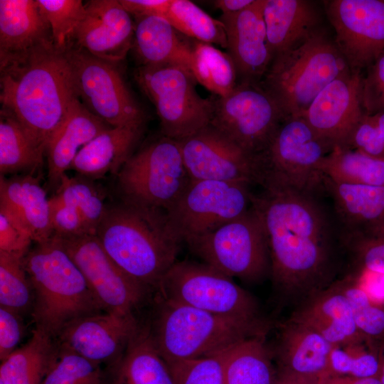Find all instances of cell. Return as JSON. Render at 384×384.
<instances>
[{
	"instance_id": "cell-1",
	"label": "cell",
	"mask_w": 384,
	"mask_h": 384,
	"mask_svg": "<svg viewBox=\"0 0 384 384\" xmlns=\"http://www.w3.org/2000/svg\"><path fill=\"white\" fill-rule=\"evenodd\" d=\"M319 196L264 189L251 196L267 239L273 284L300 303L336 281L344 254L335 215Z\"/></svg>"
},
{
	"instance_id": "cell-2",
	"label": "cell",
	"mask_w": 384,
	"mask_h": 384,
	"mask_svg": "<svg viewBox=\"0 0 384 384\" xmlns=\"http://www.w3.org/2000/svg\"><path fill=\"white\" fill-rule=\"evenodd\" d=\"M0 101L37 145H46L76 98L69 63L53 44L0 61Z\"/></svg>"
},
{
	"instance_id": "cell-3",
	"label": "cell",
	"mask_w": 384,
	"mask_h": 384,
	"mask_svg": "<svg viewBox=\"0 0 384 384\" xmlns=\"http://www.w3.org/2000/svg\"><path fill=\"white\" fill-rule=\"evenodd\" d=\"M95 235L111 259L150 292L176 262L182 242L165 210L124 201L107 207Z\"/></svg>"
},
{
	"instance_id": "cell-4",
	"label": "cell",
	"mask_w": 384,
	"mask_h": 384,
	"mask_svg": "<svg viewBox=\"0 0 384 384\" xmlns=\"http://www.w3.org/2000/svg\"><path fill=\"white\" fill-rule=\"evenodd\" d=\"M23 265L34 294L35 328L55 339L73 321L104 311L58 236L36 243Z\"/></svg>"
},
{
	"instance_id": "cell-5",
	"label": "cell",
	"mask_w": 384,
	"mask_h": 384,
	"mask_svg": "<svg viewBox=\"0 0 384 384\" xmlns=\"http://www.w3.org/2000/svg\"><path fill=\"white\" fill-rule=\"evenodd\" d=\"M155 301L152 320L146 326L165 361L218 354L247 338L266 335L268 329L264 319L217 315L158 295Z\"/></svg>"
},
{
	"instance_id": "cell-6",
	"label": "cell",
	"mask_w": 384,
	"mask_h": 384,
	"mask_svg": "<svg viewBox=\"0 0 384 384\" xmlns=\"http://www.w3.org/2000/svg\"><path fill=\"white\" fill-rule=\"evenodd\" d=\"M351 70L335 41L323 29L275 56L260 84L284 117L302 116L333 80Z\"/></svg>"
},
{
	"instance_id": "cell-7",
	"label": "cell",
	"mask_w": 384,
	"mask_h": 384,
	"mask_svg": "<svg viewBox=\"0 0 384 384\" xmlns=\"http://www.w3.org/2000/svg\"><path fill=\"white\" fill-rule=\"evenodd\" d=\"M332 151L302 117H286L255 156L256 184L264 190L324 193L319 165Z\"/></svg>"
},
{
	"instance_id": "cell-8",
	"label": "cell",
	"mask_w": 384,
	"mask_h": 384,
	"mask_svg": "<svg viewBox=\"0 0 384 384\" xmlns=\"http://www.w3.org/2000/svg\"><path fill=\"white\" fill-rule=\"evenodd\" d=\"M134 78L156 108L163 136L180 141L210 124L213 100L198 95L197 81L186 67L139 66Z\"/></svg>"
},
{
	"instance_id": "cell-9",
	"label": "cell",
	"mask_w": 384,
	"mask_h": 384,
	"mask_svg": "<svg viewBox=\"0 0 384 384\" xmlns=\"http://www.w3.org/2000/svg\"><path fill=\"white\" fill-rule=\"evenodd\" d=\"M123 201L167 210L191 178L178 141L162 136L132 154L117 174Z\"/></svg>"
},
{
	"instance_id": "cell-10",
	"label": "cell",
	"mask_w": 384,
	"mask_h": 384,
	"mask_svg": "<svg viewBox=\"0 0 384 384\" xmlns=\"http://www.w3.org/2000/svg\"><path fill=\"white\" fill-rule=\"evenodd\" d=\"M186 243L203 263L231 278L255 282L270 273L266 236L251 206L239 217Z\"/></svg>"
},
{
	"instance_id": "cell-11",
	"label": "cell",
	"mask_w": 384,
	"mask_h": 384,
	"mask_svg": "<svg viewBox=\"0 0 384 384\" xmlns=\"http://www.w3.org/2000/svg\"><path fill=\"white\" fill-rule=\"evenodd\" d=\"M161 298L211 314L248 320L262 319L259 306L231 277L205 263L176 261L157 289Z\"/></svg>"
},
{
	"instance_id": "cell-12",
	"label": "cell",
	"mask_w": 384,
	"mask_h": 384,
	"mask_svg": "<svg viewBox=\"0 0 384 384\" xmlns=\"http://www.w3.org/2000/svg\"><path fill=\"white\" fill-rule=\"evenodd\" d=\"M64 55L75 95L91 113L113 127H142L144 112L114 64L75 45Z\"/></svg>"
},
{
	"instance_id": "cell-13",
	"label": "cell",
	"mask_w": 384,
	"mask_h": 384,
	"mask_svg": "<svg viewBox=\"0 0 384 384\" xmlns=\"http://www.w3.org/2000/svg\"><path fill=\"white\" fill-rule=\"evenodd\" d=\"M284 119L276 101L260 83L241 82L228 95L213 100L210 124L256 156L267 147Z\"/></svg>"
},
{
	"instance_id": "cell-14",
	"label": "cell",
	"mask_w": 384,
	"mask_h": 384,
	"mask_svg": "<svg viewBox=\"0 0 384 384\" xmlns=\"http://www.w3.org/2000/svg\"><path fill=\"white\" fill-rule=\"evenodd\" d=\"M248 187L241 183L191 180L166 210L171 227L185 242L215 230L250 209Z\"/></svg>"
},
{
	"instance_id": "cell-15",
	"label": "cell",
	"mask_w": 384,
	"mask_h": 384,
	"mask_svg": "<svg viewBox=\"0 0 384 384\" xmlns=\"http://www.w3.org/2000/svg\"><path fill=\"white\" fill-rule=\"evenodd\" d=\"M58 238L103 311L134 315L151 292L111 259L96 235Z\"/></svg>"
},
{
	"instance_id": "cell-16",
	"label": "cell",
	"mask_w": 384,
	"mask_h": 384,
	"mask_svg": "<svg viewBox=\"0 0 384 384\" xmlns=\"http://www.w3.org/2000/svg\"><path fill=\"white\" fill-rule=\"evenodd\" d=\"M335 43L352 71L361 72L384 51V0H328Z\"/></svg>"
},
{
	"instance_id": "cell-17",
	"label": "cell",
	"mask_w": 384,
	"mask_h": 384,
	"mask_svg": "<svg viewBox=\"0 0 384 384\" xmlns=\"http://www.w3.org/2000/svg\"><path fill=\"white\" fill-rule=\"evenodd\" d=\"M178 142L191 180L256 184L255 156L211 124Z\"/></svg>"
},
{
	"instance_id": "cell-18",
	"label": "cell",
	"mask_w": 384,
	"mask_h": 384,
	"mask_svg": "<svg viewBox=\"0 0 384 384\" xmlns=\"http://www.w3.org/2000/svg\"><path fill=\"white\" fill-rule=\"evenodd\" d=\"M362 75L350 70L333 80L301 116L333 150L346 148L364 114L361 102Z\"/></svg>"
},
{
	"instance_id": "cell-19",
	"label": "cell",
	"mask_w": 384,
	"mask_h": 384,
	"mask_svg": "<svg viewBox=\"0 0 384 384\" xmlns=\"http://www.w3.org/2000/svg\"><path fill=\"white\" fill-rule=\"evenodd\" d=\"M139 324L135 315L102 311L73 321L55 341L60 349L107 365L122 354Z\"/></svg>"
},
{
	"instance_id": "cell-20",
	"label": "cell",
	"mask_w": 384,
	"mask_h": 384,
	"mask_svg": "<svg viewBox=\"0 0 384 384\" xmlns=\"http://www.w3.org/2000/svg\"><path fill=\"white\" fill-rule=\"evenodd\" d=\"M134 35V24L119 0H91L85 4L74 45L115 65L132 48Z\"/></svg>"
},
{
	"instance_id": "cell-21",
	"label": "cell",
	"mask_w": 384,
	"mask_h": 384,
	"mask_svg": "<svg viewBox=\"0 0 384 384\" xmlns=\"http://www.w3.org/2000/svg\"><path fill=\"white\" fill-rule=\"evenodd\" d=\"M264 0H255L245 9L222 14L227 49L242 82L260 83L272 57L263 18Z\"/></svg>"
},
{
	"instance_id": "cell-22",
	"label": "cell",
	"mask_w": 384,
	"mask_h": 384,
	"mask_svg": "<svg viewBox=\"0 0 384 384\" xmlns=\"http://www.w3.org/2000/svg\"><path fill=\"white\" fill-rule=\"evenodd\" d=\"M0 212L8 216L36 243L53 235L50 198L31 175L0 177Z\"/></svg>"
},
{
	"instance_id": "cell-23",
	"label": "cell",
	"mask_w": 384,
	"mask_h": 384,
	"mask_svg": "<svg viewBox=\"0 0 384 384\" xmlns=\"http://www.w3.org/2000/svg\"><path fill=\"white\" fill-rule=\"evenodd\" d=\"M332 346L316 331L291 317L282 326L272 354L278 370L325 378L330 374Z\"/></svg>"
},
{
	"instance_id": "cell-24",
	"label": "cell",
	"mask_w": 384,
	"mask_h": 384,
	"mask_svg": "<svg viewBox=\"0 0 384 384\" xmlns=\"http://www.w3.org/2000/svg\"><path fill=\"white\" fill-rule=\"evenodd\" d=\"M112 127L91 113L76 97L60 126L50 138L45 154L49 182L58 187L78 152L102 132Z\"/></svg>"
},
{
	"instance_id": "cell-25",
	"label": "cell",
	"mask_w": 384,
	"mask_h": 384,
	"mask_svg": "<svg viewBox=\"0 0 384 384\" xmlns=\"http://www.w3.org/2000/svg\"><path fill=\"white\" fill-rule=\"evenodd\" d=\"M292 318L316 331L332 346L364 337L356 327L348 299L336 280L301 302Z\"/></svg>"
},
{
	"instance_id": "cell-26",
	"label": "cell",
	"mask_w": 384,
	"mask_h": 384,
	"mask_svg": "<svg viewBox=\"0 0 384 384\" xmlns=\"http://www.w3.org/2000/svg\"><path fill=\"white\" fill-rule=\"evenodd\" d=\"M53 44L36 0L0 1V61Z\"/></svg>"
},
{
	"instance_id": "cell-27",
	"label": "cell",
	"mask_w": 384,
	"mask_h": 384,
	"mask_svg": "<svg viewBox=\"0 0 384 384\" xmlns=\"http://www.w3.org/2000/svg\"><path fill=\"white\" fill-rule=\"evenodd\" d=\"M263 18L272 59L321 29L320 15L310 1L264 0Z\"/></svg>"
},
{
	"instance_id": "cell-28",
	"label": "cell",
	"mask_w": 384,
	"mask_h": 384,
	"mask_svg": "<svg viewBox=\"0 0 384 384\" xmlns=\"http://www.w3.org/2000/svg\"><path fill=\"white\" fill-rule=\"evenodd\" d=\"M104 370L105 384H174L146 326L140 322L122 354Z\"/></svg>"
},
{
	"instance_id": "cell-29",
	"label": "cell",
	"mask_w": 384,
	"mask_h": 384,
	"mask_svg": "<svg viewBox=\"0 0 384 384\" xmlns=\"http://www.w3.org/2000/svg\"><path fill=\"white\" fill-rule=\"evenodd\" d=\"M323 185L340 230L384 226V186L338 183L324 176Z\"/></svg>"
},
{
	"instance_id": "cell-30",
	"label": "cell",
	"mask_w": 384,
	"mask_h": 384,
	"mask_svg": "<svg viewBox=\"0 0 384 384\" xmlns=\"http://www.w3.org/2000/svg\"><path fill=\"white\" fill-rule=\"evenodd\" d=\"M141 135L142 128L112 127L78 152L70 169L92 180L108 173L117 174L133 154Z\"/></svg>"
},
{
	"instance_id": "cell-31",
	"label": "cell",
	"mask_w": 384,
	"mask_h": 384,
	"mask_svg": "<svg viewBox=\"0 0 384 384\" xmlns=\"http://www.w3.org/2000/svg\"><path fill=\"white\" fill-rule=\"evenodd\" d=\"M133 46L140 66L178 64L191 70L192 46L158 16H135Z\"/></svg>"
},
{
	"instance_id": "cell-32",
	"label": "cell",
	"mask_w": 384,
	"mask_h": 384,
	"mask_svg": "<svg viewBox=\"0 0 384 384\" xmlns=\"http://www.w3.org/2000/svg\"><path fill=\"white\" fill-rule=\"evenodd\" d=\"M58 355L55 339L35 328L28 342L1 362L0 382L3 384H43Z\"/></svg>"
},
{
	"instance_id": "cell-33",
	"label": "cell",
	"mask_w": 384,
	"mask_h": 384,
	"mask_svg": "<svg viewBox=\"0 0 384 384\" xmlns=\"http://www.w3.org/2000/svg\"><path fill=\"white\" fill-rule=\"evenodd\" d=\"M265 335L243 340L223 353L225 384H273L276 370Z\"/></svg>"
},
{
	"instance_id": "cell-34",
	"label": "cell",
	"mask_w": 384,
	"mask_h": 384,
	"mask_svg": "<svg viewBox=\"0 0 384 384\" xmlns=\"http://www.w3.org/2000/svg\"><path fill=\"white\" fill-rule=\"evenodd\" d=\"M319 171L338 183L384 186V159L358 150L334 149L322 159Z\"/></svg>"
},
{
	"instance_id": "cell-35",
	"label": "cell",
	"mask_w": 384,
	"mask_h": 384,
	"mask_svg": "<svg viewBox=\"0 0 384 384\" xmlns=\"http://www.w3.org/2000/svg\"><path fill=\"white\" fill-rule=\"evenodd\" d=\"M44 151L9 111L0 112L1 175L33 171L42 163Z\"/></svg>"
},
{
	"instance_id": "cell-36",
	"label": "cell",
	"mask_w": 384,
	"mask_h": 384,
	"mask_svg": "<svg viewBox=\"0 0 384 384\" xmlns=\"http://www.w3.org/2000/svg\"><path fill=\"white\" fill-rule=\"evenodd\" d=\"M191 71L197 82L225 97L237 85V70L228 53L213 45L198 41L192 46Z\"/></svg>"
},
{
	"instance_id": "cell-37",
	"label": "cell",
	"mask_w": 384,
	"mask_h": 384,
	"mask_svg": "<svg viewBox=\"0 0 384 384\" xmlns=\"http://www.w3.org/2000/svg\"><path fill=\"white\" fill-rule=\"evenodd\" d=\"M50 198L75 210L82 218L92 235H96L107 206L104 195L93 180L85 176H63Z\"/></svg>"
},
{
	"instance_id": "cell-38",
	"label": "cell",
	"mask_w": 384,
	"mask_h": 384,
	"mask_svg": "<svg viewBox=\"0 0 384 384\" xmlns=\"http://www.w3.org/2000/svg\"><path fill=\"white\" fill-rule=\"evenodd\" d=\"M380 368V344L366 338L332 346L329 376L378 378Z\"/></svg>"
},
{
	"instance_id": "cell-39",
	"label": "cell",
	"mask_w": 384,
	"mask_h": 384,
	"mask_svg": "<svg viewBox=\"0 0 384 384\" xmlns=\"http://www.w3.org/2000/svg\"><path fill=\"white\" fill-rule=\"evenodd\" d=\"M165 18L177 31L187 36L227 48L223 22L212 18L191 1L172 0Z\"/></svg>"
},
{
	"instance_id": "cell-40",
	"label": "cell",
	"mask_w": 384,
	"mask_h": 384,
	"mask_svg": "<svg viewBox=\"0 0 384 384\" xmlns=\"http://www.w3.org/2000/svg\"><path fill=\"white\" fill-rule=\"evenodd\" d=\"M23 259L0 252V307L22 317L32 311L34 302Z\"/></svg>"
},
{
	"instance_id": "cell-41",
	"label": "cell",
	"mask_w": 384,
	"mask_h": 384,
	"mask_svg": "<svg viewBox=\"0 0 384 384\" xmlns=\"http://www.w3.org/2000/svg\"><path fill=\"white\" fill-rule=\"evenodd\" d=\"M36 3L50 28L55 48L64 53L75 43L85 4L80 0H36Z\"/></svg>"
},
{
	"instance_id": "cell-42",
	"label": "cell",
	"mask_w": 384,
	"mask_h": 384,
	"mask_svg": "<svg viewBox=\"0 0 384 384\" xmlns=\"http://www.w3.org/2000/svg\"><path fill=\"white\" fill-rule=\"evenodd\" d=\"M344 253L355 266V271L384 273V226L341 231Z\"/></svg>"
},
{
	"instance_id": "cell-43",
	"label": "cell",
	"mask_w": 384,
	"mask_h": 384,
	"mask_svg": "<svg viewBox=\"0 0 384 384\" xmlns=\"http://www.w3.org/2000/svg\"><path fill=\"white\" fill-rule=\"evenodd\" d=\"M338 283L348 299L360 334L376 343H384V305L371 300L348 275Z\"/></svg>"
},
{
	"instance_id": "cell-44",
	"label": "cell",
	"mask_w": 384,
	"mask_h": 384,
	"mask_svg": "<svg viewBox=\"0 0 384 384\" xmlns=\"http://www.w3.org/2000/svg\"><path fill=\"white\" fill-rule=\"evenodd\" d=\"M43 384H105V370L100 364L59 348L58 357Z\"/></svg>"
},
{
	"instance_id": "cell-45",
	"label": "cell",
	"mask_w": 384,
	"mask_h": 384,
	"mask_svg": "<svg viewBox=\"0 0 384 384\" xmlns=\"http://www.w3.org/2000/svg\"><path fill=\"white\" fill-rule=\"evenodd\" d=\"M224 352L196 359L165 362L174 384H225L223 370Z\"/></svg>"
},
{
	"instance_id": "cell-46",
	"label": "cell",
	"mask_w": 384,
	"mask_h": 384,
	"mask_svg": "<svg viewBox=\"0 0 384 384\" xmlns=\"http://www.w3.org/2000/svg\"><path fill=\"white\" fill-rule=\"evenodd\" d=\"M346 149L384 159V112L363 114L352 132Z\"/></svg>"
},
{
	"instance_id": "cell-47",
	"label": "cell",
	"mask_w": 384,
	"mask_h": 384,
	"mask_svg": "<svg viewBox=\"0 0 384 384\" xmlns=\"http://www.w3.org/2000/svg\"><path fill=\"white\" fill-rule=\"evenodd\" d=\"M362 75L361 102L363 113L373 115L384 112V51Z\"/></svg>"
},
{
	"instance_id": "cell-48",
	"label": "cell",
	"mask_w": 384,
	"mask_h": 384,
	"mask_svg": "<svg viewBox=\"0 0 384 384\" xmlns=\"http://www.w3.org/2000/svg\"><path fill=\"white\" fill-rule=\"evenodd\" d=\"M53 235L60 238L92 235L81 215L73 208L50 198Z\"/></svg>"
},
{
	"instance_id": "cell-49",
	"label": "cell",
	"mask_w": 384,
	"mask_h": 384,
	"mask_svg": "<svg viewBox=\"0 0 384 384\" xmlns=\"http://www.w3.org/2000/svg\"><path fill=\"white\" fill-rule=\"evenodd\" d=\"M32 242L28 233L0 212V252L24 258Z\"/></svg>"
},
{
	"instance_id": "cell-50",
	"label": "cell",
	"mask_w": 384,
	"mask_h": 384,
	"mask_svg": "<svg viewBox=\"0 0 384 384\" xmlns=\"http://www.w3.org/2000/svg\"><path fill=\"white\" fill-rule=\"evenodd\" d=\"M22 316L0 307V361L2 362L18 348L23 335Z\"/></svg>"
},
{
	"instance_id": "cell-51",
	"label": "cell",
	"mask_w": 384,
	"mask_h": 384,
	"mask_svg": "<svg viewBox=\"0 0 384 384\" xmlns=\"http://www.w3.org/2000/svg\"><path fill=\"white\" fill-rule=\"evenodd\" d=\"M373 302L384 304V273L358 270L348 275Z\"/></svg>"
},
{
	"instance_id": "cell-52",
	"label": "cell",
	"mask_w": 384,
	"mask_h": 384,
	"mask_svg": "<svg viewBox=\"0 0 384 384\" xmlns=\"http://www.w3.org/2000/svg\"><path fill=\"white\" fill-rule=\"evenodd\" d=\"M124 9L135 16L166 17L172 0H119Z\"/></svg>"
},
{
	"instance_id": "cell-53",
	"label": "cell",
	"mask_w": 384,
	"mask_h": 384,
	"mask_svg": "<svg viewBox=\"0 0 384 384\" xmlns=\"http://www.w3.org/2000/svg\"><path fill=\"white\" fill-rule=\"evenodd\" d=\"M324 378L276 370L273 384H324Z\"/></svg>"
},
{
	"instance_id": "cell-54",
	"label": "cell",
	"mask_w": 384,
	"mask_h": 384,
	"mask_svg": "<svg viewBox=\"0 0 384 384\" xmlns=\"http://www.w3.org/2000/svg\"><path fill=\"white\" fill-rule=\"evenodd\" d=\"M255 0H215L213 1L215 7L223 14L240 11L251 5Z\"/></svg>"
},
{
	"instance_id": "cell-55",
	"label": "cell",
	"mask_w": 384,
	"mask_h": 384,
	"mask_svg": "<svg viewBox=\"0 0 384 384\" xmlns=\"http://www.w3.org/2000/svg\"><path fill=\"white\" fill-rule=\"evenodd\" d=\"M324 384H383L378 378H353L330 375L324 378Z\"/></svg>"
},
{
	"instance_id": "cell-56",
	"label": "cell",
	"mask_w": 384,
	"mask_h": 384,
	"mask_svg": "<svg viewBox=\"0 0 384 384\" xmlns=\"http://www.w3.org/2000/svg\"><path fill=\"white\" fill-rule=\"evenodd\" d=\"M380 368L378 378L384 384V343L380 344Z\"/></svg>"
},
{
	"instance_id": "cell-57",
	"label": "cell",
	"mask_w": 384,
	"mask_h": 384,
	"mask_svg": "<svg viewBox=\"0 0 384 384\" xmlns=\"http://www.w3.org/2000/svg\"><path fill=\"white\" fill-rule=\"evenodd\" d=\"M0 384H3L1 382H0Z\"/></svg>"
}]
</instances>
